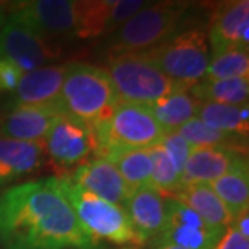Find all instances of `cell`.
<instances>
[{"label": "cell", "instance_id": "f546056e", "mask_svg": "<svg viewBox=\"0 0 249 249\" xmlns=\"http://www.w3.org/2000/svg\"><path fill=\"white\" fill-rule=\"evenodd\" d=\"M22 76V71L16 64L0 57V93L13 94Z\"/></svg>", "mask_w": 249, "mask_h": 249}, {"label": "cell", "instance_id": "8992f818", "mask_svg": "<svg viewBox=\"0 0 249 249\" xmlns=\"http://www.w3.org/2000/svg\"><path fill=\"white\" fill-rule=\"evenodd\" d=\"M144 53L166 76L188 89L204 79L211 60L208 36L201 29L175 34Z\"/></svg>", "mask_w": 249, "mask_h": 249}, {"label": "cell", "instance_id": "ffe728a7", "mask_svg": "<svg viewBox=\"0 0 249 249\" xmlns=\"http://www.w3.org/2000/svg\"><path fill=\"white\" fill-rule=\"evenodd\" d=\"M169 196L193 209L202 220L213 227L226 229L234 222L231 213L209 184L181 187Z\"/></svg>", "mask_w": 249, "mask_h": 249}, {"label": "cell", "instance_id": "2e32d148", "mask_svg": "<svg viewBox=\"0 0 249 249\" xmlns=\"http://www.w3.org/2000/svg\"><path fill=\"white\" fill-rule=\"evenodd\" d=\"M70 176L89 193L109 204L122 208L133 193L118 172L115 165L101 157H96L93 160L83 163Z\"/></svg>", "mask_w": 249, "mask_h": 249}, {"label": "cell", "instance_id": "30bf717a", "mask_svg": "<svg viewBox=\"0 0 249 249\" xmlns=\"http://www.w3.org/2000/svg\"><path fill=\"white\" fill-rule=\"evenodd\" d=\"M223 231L224 229L208 224L180 201L166 196L165 227L152 242H168L184 249H213Z\"/></svg>", "mask_w": 249, "mask_h": 249}, {"label": "cell", "instance_id": "9c48e42d", "mask_svg": "<svg viewBox=\"0 0 249 249\" xmlns=\"http://www.w3.org/2000/svg\"><path fill=\"white\" fill-rule=\"evenodd\" d=\"M97 152V140L89 126L62 112L45 139V155L54 170L79 168Z\"/></svg>", "mask_w": 249, "mask_h": 249}, {"label": "cell", "instance_id": "f1b7e54d", "mask_svg": "<svg viewBox=\"0 0 249 249\" xmlns=\"http://www.w3.org/2000/svg\"><path fill=\"white\" fill-rule=\"evenodd\" d=\"M160 142L165 147V150L169 152L170 157L175 160V163L178 165V170L183 175V169H184L187 158L190 157V154H191L194 147H191L178 132L165 133Z\"/></svg>", "mask_w": 249, "mask_h": 249}, {"label": "cell", "instance_id": "1f68e13d", "mask_svg": "<svg viewBox=\"0 0 249 249\" xmlns=\"http://www.w3.org/2000/svg\"><path fill=\"white\" fill-rule=\"evenodd\" d=\"M232 226L242 234L245 238L249 240V213L248 211H244L242 213H240L232 222Z\"/></svg>", "mask_w": 249, "mask_h": 249}, {"label": "cell", "instance_id": "44dd1931", "mask_svg": "<svg viewBox=\"0 0 249 249\" xmlns=\"http://www.w3.org/2000/svg\"><path fill=\"white\" fill-rule=\"evenodd\" d=\"M199 106L201 101H198L190 93V90H184L160 98L147 107L150 108L151 114L165 130V133H169L176 132L188 121L196 118Z\"/></svg>", "mask_w": 249, "mask_h": 249}, {"label": "cell", "instance_id": "836d02e7", "mask_svg": "<svg viewBox=\"0 0 249 249\" xmlns=\"http://www.w3.org/2000/svg\"><path fill=\"white\" fill-rule=\"evenodd\" d=\"M119 249H136V248H119Z\"/></svg>", "mask_w": 249, "mask_h": 249}, {"label": "cell", "instance_id": "52a82bcc", "mask_svg": "<svg viewBox=\"0 0 249 249\" xmlns=\"http://www.w3.org/2000/svg\"><path fill=\"white\" fill-rule=\"evenodd\" d=\"M165 130L142 104L121 101L107 124L94 133L97 140V157L111 148H148L160 142Z\"/></svg>", "mask_w": 249, "mask_h": 249}, {"label": "cell", "instance_id": "8fae6325", "mask_svg": "<svg viewBox=\"0 0 249 249\" xmlns=\"http://www.w3.org/2000/svg\"><path fill=\"white\" fill-rule=\"evenodd\" d=\"M147 4L142 0H82L76 1L75 37L89 40L112 35Z\"/></svg>", "mask_w": 249, "mask_h": 249}, {"label": "cell", "instance_id": "ac0fdd59", "mask_svg": "<svg viewBox=\"0 0 249 249\" xmlns=\"http://www.w3.org/2000/svg\"><path fill=\"white\" fill-rule=\"evenodd\" d=\"M0 121V136L21 142H43L57 118L60 107H13Z\"/></svg>", "mask_w": 249, "mask_h": 249}, {"label": "cell", "instance_id": "cb8c5ba5", "mask_svg": "<svg viewBox=\"0 0 249 249\" xmlns=\"http://www.w3.org/2000/svg\"><path fill=\"white\" fill-rule=\"evenodd\" d=\"M201 103H217L227 106H245L249 98V76L230 79H202L190 89Z\"/></svg>", "mask_w": 249, "mask_h": 249}, {"label": "cell", "instance_id": "d6986e66", "mask_svg": "<svg viewBox=\"0 0 249 249\" xmlns=\"http://www.w3.org/2000/svg\"><path fill=\"white\" fill-rule=\"evenodd\" d=\"M43 142H21L0 136V187L34 175L43 163Z\"/></svg>", "mask_w": 249, "mask_h": 249}, {"label": "cell", "instance_id": "484cf974", "mask_svg": "<svg viewBox=\"0 0 249 249\" xmlns=\"http://www.w3.org/2000/svg\"><path fill=\"white\" fill-rule=\"evenodd\" d=\"M148 152L152 163L150 186L165 196H172L180 188L181 172L160 142L148 147Z\"/></svg>", "mask_w": 249, "mask_h": 249}, {"label": "cell", "instance_id": "d4e9b609", "mask_svg": "<svg viewBox=\"0 0 249 249\" xmlns=\"http://www.w3.org/2000/svg\"><path fill=\"white\" fill-rule=\"evenodd\" d=\"M214 194L222 199L229 212L235 219L249 209V173L248 168L232 170L222 178L209 183Z\"/></svg>", "mask_w": 249, "mask_h": 249}, {"label": "cell", "instance_id": "9a60e30c", "mask_svg": "<svg viewBox=\"0 0 249 249\" xmlns=\"http://www.w3.org/2000/svg\"><path fill=\"white\" fill-rule=\"evenodd\" d=\"M134 231L144 245L157 240L166 222V196L151 186L134 190L124 204Z\"/></svg>", "mask_w": 249, "mask_h": 249}, {"label": "cell", "instance_id": "603a6c76", "mask_svg": "<svg viewBox=\"0 0 249 249\" xmlns=\"http://www.w3.org/2000/svg\"><path fill=\"white\" fill-rule=\"evenodd\" d=\"M196 118L206 126L224 133L247 137L249 130V107L227 106L217 103H201Z\"/></svg>", "mask_w": 249, "mask_h": 249}, {"label": "cell", "instance_id": "6da1fadb", "mask_svg": "<svg viewBox=\"0 0 249 249\" xmlns=\"http://www.w3.org/2000/svg\"><path fill=\"white\" fill-rule=\"evenodd\" d=\"M80 226L58 178L29 180L0 194L3 249H97Z\"/></svg>", "mask_w": 249, "mask_h": 249}, {"label": "cell", "instance_id": "4fadbf2b", "mask_svg": "<svg viewBox=\"0 0 249 249\" xmlns=\"http://www.w3.org/2000/svg\"><path fill=\"white\" fill-rule=\"evenodd\" d=\"M248 168L247 157L235 147H194L187 158L181 180V187L193 184H209L232 170Z\"/></svg>", "mask_w": 249, "mask_h": 249}, {"label": "cell", "instance_id": "ba28073f", "mask_svg": "<svg viewBox=\"0 0 249 249\" xmlns=\"http://www.w3.org/2000/svg\"><path fill=\"white\" fill-rule=\"evenodd\" d=\"M60 46L37 34L11 10L0 11V57L16 64L22 73L58 58Z\"/></svg>", "mask_w": 249, "mask_h": 249}, {"label": "cell", "instance_id": "5b68a950", "mask_svg": "<svg viewBox=\"0 0 249 249\" xmlns=\"http://www.w3.org/2000/svg\"><path fill=\"white\" fill-rule=\"evenodd\" d=\"M106 71L124 103L150 106L173 93L190 90L166 76L144 52L111 57Z\"/></svg>", "mask_w": 249, "mask_h": 249}, {"label": "cell", "instance_id": "7a4b0ae2", "mask_svg": "<svg viewBox=\"0 0 249 249\" xmlns=\"http://www.w3.org/2000/svg\"><path fill=\"white\" fill-rule=\"evenodd\" d=\"M119 103L121 98L106 70L73 62L60 93L64 114L76 118L97 133L107 124Z\"/></svg>", "mask_w": 249, "mask_h": 249}, {"label": "cell", "instance_id": "e0dca14e", "mask_svg": "<svg viewBox=\"0 0 249 249\" xmlns=\"http://www.w3.org/2000/svg\"><path fill=\"white\" fill-rule=\"evenodd\" d=\"M208 42L212 50L211 55L231 47H248V0H232L223 3L212 19Z\"/></svg>", "mask_w": 249, "mask_h": 249}, {"label": "cell", "instance_id": "7c38bea8", "mask_svg": "<svg viewBox=\"0 0 249 249\" xmlns=\"http://www.w3.org/2000/svg\"><path fill=\"white\" fill-rule=\"evenodd\" d=\"M72 65L73 62L52 64L22 73L7 108L60 107V93Z\"/></svg>", "mask_w": 249, "mask_h": 249}, {"label": "cell", "instance_id": "4dcf8cb0", "mask_svg": "<svg viewBox=\"0 0 249 249\" xmlns=\"http://www.w3.org/2000/svg\"><path fill=\"white\" fill-rule=\"evenodd\" d=\"M213 249H249V240L232 226H227Z\"/></svg>", "mask_w": 249, "mask_h": 249}, {"label": "cell", "instance_id": "277c9868", "mask_svg": "<svg viewBox=\"0 0 249 249\" xmlns=\"http://www.w3.org/2000/svg\"><path fill=\"white\" fill-rule=\"evenodd\" d=\"M190 7L188 1H157L144 6L108 40L111 57L124 53L145 52L158 46L178 32V28Z\"/></svg>", "mask_w": 249, "mask_h": 249}, {"label": "cell", "instance_id": "d6a6232c", "mask_svg": "<svg viewBox=\"0 0 249 249\" xmlns=\"http://www.w3.org/2000/svg\"><path fill=\"white\" fill-rule=\"evenodd\" d=\"M151 249H184L173 244H168V242H152Z\"/></svg>", "mask_w": 249, "mask_h": 249}, {"label": "cell", "instance_id": "7402d4cb", "mask_svg": "<svg viewBox=\"0 0 249 249\" xmlns=\"http://www.w3.org/2000/svg\"><path fill=\"white\" fill-rule=\"evenodd\" d=\"M101 158L115 165L132 191L150 186L152 163L148 148H111Z\"/></svg>", "mask_w": 249, "mask_h": 249}, {"label": "cell", "instance_id": "83f0119b", "mask_svg": "<svg viewBox=\"0 0 249 249\" xmlns=\"http://www.w3.org/2000/svg\"><path fill=\"white\" fill-rule=\"evenodd\" d=\"M191 147H214V145H224V147H235L241 148L240 144L245 137L237 134L224 133L214 130L212 127L206 126L198 118H193L181 127L176 130Z\"/></svg>", "mask_w": 249, "mask_h": 249}, {"label": "cell", "instance_id": "4316f807", "mask_svg": "<svg viewBox=\"0 0 249 249\" xmlns=\"http://www.w3.org/2000/svg\"><path fill=\"white\" fill-rule=\"evenodd\" d=\"M249 76L248 47H231L212 54L204 79H230Z\"/></svg>", "mask_w": 249, "mask_h": 249}, {"label": "cell", "instance_id": "3957f363", "mask_svg": "<svg viewBox=\"0 0 249 249\" xmlns=\"http://www.w3.org/2000/svg\"><path fill=\"white\" fill-rule=\"evenodd\" d=\"M58 178L80 226L90 238L98 244H101V241H107L126 248L142 245L124 208L109 204L91 194L73 181L71 176Z\"/></svg>", "mask_w": 249, "mask_h": 249}, {"label": "cell", "instance_id": "5bb4252c", "mask_svg": "<svg viewBox=\"0 0 249 249\" xmlns=\"http://www.w3.org/2000/svg\"><path fill=\"white\" fill-rule=\"evenodd\" d=\"M13 11L50 40L54 36H75L76 0H31L13 6Z\"/></svg>", "mask_w": 249, "mask_h": 249}]
</instances>
